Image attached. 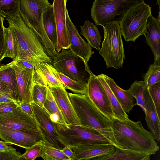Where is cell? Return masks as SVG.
<instances>
[{
  "mask_svg": "<svg viewBox=\"0 0 160 160\" xmlns=\"http://www.w3.org/2000/svg\"><path fill=\"white\" fill-rule=\"evenodd\" d=\"M104 37L99 54L103 58L107 68L122 67L125 53L119 23L112 22L102 26Z\"/></svg>",
  "mask_w": 160,
  "mask_h": 160,
  "instance_id": "cell-7",
  "label": "cell"
},
{
  "mask_svg": "<svg viewBox=\"0 0 160 160\" xmlns=\"http://www.w3.org/2000/svg\"><path fill=\"white\" fill-rule=\"evenodd\" d=\"M146 87L143 81H135L129 90L132 96L136 100V103L145 112V90Z\"/></svg>",
  "mask_w": 160,
  "mask_h": 160,
  "instance_id": "cell-32",
  "label": "cell"
},
{
  "mask_svg": "<svg viewBox=\"0 0 160 160\" xmlns=\"http://www.w3.org/2000/svg\"><path fill=\"white\" fill-rule=\"evenodd\" d=\"M144 80L148 88L160 82V63L154 62L150 65L144 76Z\"/></svg>",
  "mask_w": 160,
  "mask_h": 160,
  "instance_id": "cell-34",
  "label": "cell"
},
{
  "mask_svg": "<svg viewBox=\"0 0 160 160\" xmlns=\"http://www.w3.org/2000/svg\"><path fill=\"white\" fill-rule=\"evenodd\" d=\"M148 89L154 104L158 117L160 119V82Z\"/></svg>",
  "mask_w": 160,
  "mask_h": 160,
  "instance_id": "cell-37",
  "label": "cell"
},
{
  "mask_svg": "<svg viewBox=\"0 0 160 160\" xmlns=\"http://www.w3.org/2000/svg\"><path fill=\"white\" fill-rule=\"evenodd\" d=\"M49 66L54 75L66 89L70 90L75 94H87V84L78 81L73 80L63 74L58 72L51 64L49 63Z\"/></svg>",
  "mask_w": 160,
  "mask_h": 160,
  "instance_id": "cell-26",
  "label": "cell"
},
{
  "mask_svg": "<svg viewBox=\"0 0 160 160\" xmlns=\"http://www.w3.org/2000/svg\"><path fill=\"white\" fill-rule=\"evenodd\" d=\"M5 19L18 43L17 61L29 62L34 67L42 62L52 63L53 60L47 54L40 38L25 23L20 12L15 16L8 17Z\"/></svg>",
  "mask_w": 160,
  "mask_h": 160,
  "instance_id": "cell-2",
  "label": "cell"
},
{
  "mask_svg": "<svg viewBox=\"0 0 160 160\" xmlns=\"http://www.w3.org/2000/svg\"><path fill=\"white\" fill-rule=\"evenodd\" d=\"M115 147L111 144H86L72 147V160H92L95 157L111 154Z\"/></svg>",
  "mask_w": 160,
  "mask_h": 160,
  "instance_id": "cell-18",
  "label": "cell"
},
{
  "mask_svg": "<svg viewBox=\"0 0 160 160\" xmlns=\"http://www.w3.org/2000/svg\"><path fill=\"white\" fill-rule=\"evenodd\" d=\"M16 61L20 65L24 68H28L31 69L34 68V67L29 62L21 60Z\"/></svg>",
  "mask_w": 160,
  "mask_h": 160,
  "instance_id": "cell-46",
  "label": "cell"
},
{
  "mask_svg": "<svg viewBox=\"0 0 160 160\" xmlns=\"http://www.w3.org/2000/svg\"><path fill=\"white\" fill-rule=\"evenodd\" d=\"M61 150L65 155L69 157L71 160H72L73 155V152L71 147L65 145Z\"/></svg>",
  "mask_w": 160,
  "mask_h": 160,
  "instance_id": "cell-43",
  "label": "cell"
},
{
  "mask_svg": "<svg viewBox=\"0 0 160 160\" xmlns=\"http://www.w3.org/2000/svg\"><path fill=\"white\" fill-rule=\"evenodd\" d=\"M34 69L41 76L48 87L62 85L51 70L49 63L41 62L35 66Z\"/></svg>",
  "mask_w": 160,
  "mask_h": 160,
  "instance_id": "cell-30",
  "label": "cell"
},
{
  "mask_svg": "<svg viewBox=\"0 0 160 160\" xmlns=\"http://www.w3.org/2000/svg\"><path fill=\"white\" fill-rule=\"evenodd\" d=\"M68 95L81 125L97 130L114 146L119 148L111 128L110 120L96 107L87 94L70 93Z\"/></svg>",
  "mask_w": 160,
  "mask_h": 160,
  "instance_id": "cell-3",
  "label": "cell"
},
{
  "mask_svg": "<svg viewBox=\"0 0 160 160\" xmlns=\"http://www.w3.org/2000/svg\"><path fill=\"white\" fill-rule=\"evenodd\" d=\"M11 63L12 67L16 72L18 89L19 104L23 103H31L34 68H24L16 61H12Z\"/></svg>",
  "mask_w": 160,
  "mask_h": 160,
  "instance_id": "cell-16",
  "label": "cell"
},
{
  "mask_svg": "<svg viewBox=\"0 0 160 160\" xmlns=\"http://www.w3.org/2000/svg\"><path fill=\"white\" fill-rule=\"evenodd\" d=\"M20 0H0V15L12 17L19 13Z\"/></svg>",
  "mask_w": 160,
  "mask_h": 160,
  "instance_id": "cell-33",
  "label": "cell"
},
{
  "mask_svg": "<svg viewBox=\"0 0 160 160\" xmlns=\"http://www.w3.org/2000/svg\"><path fill=\"white\" fill-rule=\"evenodd\" d=\"M80 34L86 39L88 43L98 50L101 48L102 37L96 25L87 20L80 26Z\"/></svg>",
  "mask_w": 160,
  "mask_h": 160,
  "instance_id": "cell-25",
  "label": "cell"
},
{
  "mask_svg": "<svg viewBox=\"0 0 160 160\" xmlns=\"http://www.w3.org/2000/svg\"><path fill=\"white\" fill-rule=\"evenodd\" d=\"M40 157L44 160H71L63 153L61 150L44 144Z\"/></svg>",
  "mask_w": 160,
  "mask_h": 160,
  "instance_id": "cell-35",
  "label": "cell"
},
{
  "mask_svg": "<svg viewBox=\"0 0 160 160\" xmlns=\"http://www.w3.org/2000/svg\"><path fill=\"white\" fill-rule=\"evenodd\" d=\"M97 77L102 85L108 98L114 114V118L119 120L128 119V116L119 103L102 73Z\"/></svg>",
  "mask_w": 160,
  "mask_h": 160,
  "instance_id": "cell-28",
  "label": "cell"
},
{
  "mask_svg": "<svg viewBox=\"0 0 160 160\" xmlns=\"http://www.w3.org/2000/svg\"><path fill=\"white\" fill-rule=\"evenodd\" d=\"M102 74L123 111L129 113L134 105V97L129 90L123 89L111 78L104 74Z\"/></svg>",
  "mask_w": 160,
  "mask_h": 160,
  "instance_id": "cell-21",
  "label": "cell"
},
{
  "mask_svg": "<svg viewBox=\"0 0 160 160\" xmlns=\"http://www.w3.org/2000/svg\"><path fill=\"white\" fill-rule=\"evenodd\" d=\"M48 0H20L19 12L25 23L40 38L47 54L53 57L58 53L44 30L42 15L50 5Z\"/></svg>",
  "mask_w": 160,
  "mask_h": 160,
  "instance_id": "cell-4",
  "label": "cell"
},
{
  "mask_svg": "<svg viewBox=\"0 0 160 160\" xmlns=\"http://www.w3.org/2000/svg\"><path fill=\"white\" fill-rule=\"evenodd\" d=\"M7 51L6 57L17 61L19 53V45L16 38L8 27L4 28Z\"/></svg>",
  "mask_w": 160,
  "mask_h": 160,
  "instance_id": "cell-31",
  "label": "cell"
},
{
  "mask_svg": "<svg viewBox=\"0 0 160 160\" xmlns=\"http://www.w3.org/2000/svg\"><path fill=\"white\" fill-rule=\"evenodd\" d=\"M151 15V7L144 2L128 11L119 23L124 40L134 42L140 36L145 35L148 20Z\"/></svg>",
  "mask_w": 160,
  "mask_h": 160,
  "instance_id": "cell-8",
  "label": "cell"
},
{
  "mask_svg": "<svg viewBox=\"0 0 160 160\" xmlns=\"http://www.w3.org/2000/svg\"><path fill=\"white\" fill-rule=\"evenodd\" d=\"M7 143L0 140V152L6 151L14 148L11 146H8Z\"/></svg>",
  "mask_w": 160,
  "mask_h": 160,
  "instance_id": "cell-45",
  "label": "cell"
},
{
  "mask_svg": "<svg viewBox=\"0 0 160 160\" xmlns=\"http://www.w3.org/2000/svg\"><path fill=\"white\" fill-rule=\"evenodd\" d=\"M0 79L10 92L12 98L19 103L18 89L16 73L11 66V62L0 66Z\"/></svg>",
  "mask_w": 160,
  "mask_h": 160,
  "instance_id": "cell-22",
  "label": "cell"
},
{
  "mask_svg": "<svg viewBox=\"0 0 160 160\" xmlns=\"http://www.w3.org/2000/svg\"><path fill=\"white\" fill-rule=\"evenodd\" d=\"M67 0H53L52 5L57 35L56 50L59 52L62 49H69L71 45L66 22Z\"/></svg>",
  "mask_w": 160,
  "mask_h": 160,
  "instance_id": "cell-13",
  "label": "cell"
},
{
  "mask_svg": "<svg viewBox=\"0 0 160 160\" xmlns=\"http://www.w3.org/2000/svg\"><path fill=\"white\" fill-rule=\"evenodd\" d=\"M0 125L15 130L39 131L34 118L22 111L19 106L11 112L0 114Z\"/></svg>",
  "mask_w": 160,
  "mask_h": 160,
  "instance_id": "cell-14",
  "label": "cell"
},
{
  "mask_svg": "<svg viewBox=\"0 0 160 160\" xmlns=\"http://www.w3.org/2000/svg\"><path fill=\"white\" fill-rule=\"evenodd\" d=\"M52 123L59 140L64 146L72 148L86 144L113 145L108 139L94 129L82 125H62Z\"/></svg>",
  "mask_w": 160,
  "mask_h": 160,
  "instance_id": "cell-5",
  "label": "cell"
},
{
  "mask_svg": "<svg viewBox=\"0 0 160 160\" xmlns=\"http://www.w3.org/2000/svg\"><path fill=\"white\" fill-rule=\"evenodd\" d=\"M33 81L32 91V102L43 108L47 96L48 86L41 76L34 69Z\"/></svg>",
  "mask_w": 160,
  "mask_h": 160,
  "instance_id": "cell-24",
  "label": "cell"
},
{
  "mask_svg": "<svg viewBox=\"0 0 160 160\" xmlns=\"http://www.w3.org/2000/svg\"><path fill=\"white\" fill-rule=\"evenodd\" d=\"M44 146L43 142L38 143L29 148L26 149L25 152L22 154L20 160H34L37 158L40 157Z\"/></svg>",
  "mask_w": 160,
  "mask_h": 160,
  "instance_id": "cell-36",
  "label": "cell"
},
{
  "mask_svg": "<svg viewBox=\"0 0 160 160\" xmlns=\"http://www.w3.org/2000/svg\"><path fill=\"white\" fill-rule=\"evenodd\" d=\"M145 119L148 127L155 139L159 142L160 140V119L158 117L154 104L147 86L145 90Z\"/></svg>",
  "mask_w": 160,
  "mask_h": 160,
  "instance_id": "cell-20",
  "label": "cell"
},
{
  "mask_svg": "<svg viewBox=\"0 0 160 160\" xmlns=\"http://www.w3.org/2000/svg\"><path fill=\"white\" fill-rule=\"evenodd\" d=\"M52 66L58 72L75 81L87 84L85 71H81L80 64L82 60L71 51L62 49L53 58Z\"/></svg>",
  "mask_w": 160,
  "mask_h": 160,
  "instance_id": "cell-9",
  "label": "cell"
},
{
  "mask_svg": "<svg viewBox=\"0 0 160 160\" xmlns=\"http://www.w3.org/2000/svg\"><path fill=\"white\" fill-rule=\"evenodd\" d=\"M43 108L50 115L52 122L62 125L67 124L48 86L47 96Z\"/></svg>",
  "mask_w": 160,
  "mask_h": 160,
  "instance_id": "cell-29",
  "label": "cell"
},
{
  "mask_svg": "<svg viewBox=\"0 0 160 160\" xmlns=\"http://www.w3.org/2000/svg\"><path fill=\"white\" fill-rule=\"evenodd\" d=\"M42 22L45 31L51 41L56 46L57 35L52 5L48 7L42 15Z\"/></svg>",
  "mask_w": 160,
  "mask_h": 160,
  "instance_id": "cell-27",
  "label": "cell"
},
{
  "mask_svg": "<svg viewBox=\"0 0 160 160\" xmlns=\"http://www.w3.org/2000/svg\"><path fill=\"white\" fill-rule=\"evenodd\" d=\"M22 154L15 148L0 152V160H20Z\"/></svg>",
  "mask_w": 160,
  "mask_h": 160,
  "instance_id": "cell-39",
  "label": "cell"
},
{
  "mask_svg": "<svg viewBox=\"0 0 160 160\" xmlns=\"http://www.w3.org/2000/svg\"><path fill=\"white\" fill-rule=\"evenodd\" d=\"M87 86V94L96 107L110 120L114 118L106 93L97 76L89 69Z\"/></svg>",
  "mask_w": 160,
  "mask_h": 160,
  "instance_id": "cell-11",
  "label": "cell"
},
{
  "mask_svg": "<svg viewBox=\"0 0 160 160\" xmlns=\"http://www.w3.org/2000/svg\"><path fill=\"white\" fill-rule=\"evenodd\" d=\"M33 117L38 124L39 130L45 145L61 150L63 145L59 140L56 129L51 120L50 115L43 108L34 102L31 103Z\"/></svg>",
  "mask_w": 160,
  "mask_h": 160,
  "instance_id": "cell-10",
  "label": "cell"
},
{
  "mask_svg": "<svg viewBox=\"0 0 160 160\" xmlns=\"http://www.w3.org/2000/svg\"><path fill=\"white\" fill-rule=\"evenodd\" d=\"M144 0H95L91 12L96 25L102 26L112 22L119 23L130 9Z\"/></svg>",
  "mask_w": 160,
  "mask_h": 160,
  "instance_id": "cell-6",
  "label": "cell"
},
{
  "mask_svg": "<svg viewBox=\"0 0 160 160\" xmlns=\"http://www.w3.org/2000/svg\"><path fill=\"white\" fill-rule=\"evenodd\" d=\"M146 43L151 49L154 55V62L160 63V17L157 18L151 15L148 18L145 35Z\"/></svg>",
  "mask_w": 160,
  "mask_h": 160,
  "instance_id": "cell-19",
  "label": "cell"
},
{
  "mask_svg": "<svg viewBox=\"0 0 160 160\" xmlns=\"http://www.w3.org/2000/svg\"><path fill=\"white\" fill-rule=\"evenodd\" d=\"M150 156L145 153L115 147L114 152L108 155L95 157L92 160H149Z\"/></svg>",
  "mask_w": 160,
  "mask_h": 160,
  "instance_id": "cell-23",
  "label": "cell"
},
{
  "mask_svg": "<svg viewBox=\"0 0 160 160\" xmlns=\"http://www.w3.org/2000/svg\"><path fill=\"white\" fill-rule=\"evenodd\" d=\"M111 128L119 148L155 154L159 147L151 131L144 128L140 121L134 122L129 118L110 120Z\"/></svg>",
  "mask_w": 160,
  "mask_h": 160,
  "instance_id": "cell-1",
  "label": "cell"
},
{
  "mask_svg": "<svg viewBox=\"0 0 160 160\" xmlns=\"http://www.w3.org/2000/svg\"><path fill=\"white\" fill-rule=\"evenodd\" d=\"M4 17L0 15V63L6 57L7 48L3 24Z\"/></svg>",
  "mask_w": 160,
  "mask_h": 160,
  "instance_id": "cell-38",
  "label": "cell"
},
{
  "mask_svg": "<svg viewBox=\"0 0 160 160\" xmlns=\"http://www.w3.org/2000/svg\"><path fill=\"white\" fill-rule=\"evenodd\" d=\"M157 3L158 4L159 6V8H160V0H157Z\"/></svg>",
  "mask_w": 160,
  "mask_h": 160,
  "instance_id": "cell-47",
  "label": "cell"
},
{
  "mask_svg": "<svg viewBox=\"0 0 160 160\" xmlns=\"http://www.w3.org/2000/svg\"><path fill=\"white\" fill-rule=\"evenodd\" d=\"M19 106L18 103L14 102L0 103V114L11 112Z\"/></svg>",
  "mask_w": 160,
  "mask_h": 160,
  "instance_id": "cell-40",
  "label": "cell"
},
{
  "mask_svg": "<svg viewBox=\"0 0 160 160\" xmlns=\"http://www.w3.org/2000/svg\"><path fill=\"white\" fill-rule=\"evenodd\" d=\"M14 102L19 103L13 98L4 94L0 93V103Z\"/></svg>",
  "mask_w": 160,
  "mask_h": 160,
  "instance_id": "cell-42",
  "label": "cell"
},
{
  "mask_svg": "<svg viewBox=\"0 0 160 160\" xmlns=\"http://www.w3.org/2000/svg\"><path fill=\"white\" fill-rule=\"evenodd\" d=\"M66 22L71 42L69 49L73 53L82 60L85 70L87 72L89 69L88 62L94 53L92 47L80 36L76 27L70 18L67 9L66 12Z\"/></svg>",
  "mask_w": 160,
  "mask_h": 160,
  "instance_id": "cell-15",
  "label": "cell"
},
{
  "mask_svg": "<svg viewBox=\"0 0 160 160\" xmlns=\"http://www.w3.org/2000/svg\"><path fill=\"white\" fill-rule=\"evenodd\" d=\"M48 87L66 124L70 125H81L70 101L68 93L63 85Z\"/></svg>",
  "mask_w": 160,
  "mask_h": 160,
  "instance_id": "cell-17",
  "label": "cell"
},
{
  "mask_svg": "<svg viewBox=\"0 0 160 160\" xmlns=\"http://www.w3.org/2000/svg\"><path fill=\"white\" fill-rule=\"evenodd\" d=\"M19 106L22 111L33 117V113L31 103L26 102L20 103Z\"/></svg>",
  "mask_w": 160,
  "mask_h": 160,
  "instance_id": "cell-41",
  "label": "cell"
},
{
  "mask_svg": "<svg viewBox=\"0 0 160 160\" xmlns=\"http://www.w3.org/2000/svg\"><path fill=\"white\" fill-rule=\"evenodd\" d=\"M0 138L7 143L14 144L26 149L43 141L39 131L15 130L0 125Z\"/></svg>",
  "mask_w": 160,
  "mask_h": 160,
  "instance_id": "cell-12",
  "label": "cell"
},
{
  "mask_svg": "<svg viewBox=\"0 0 160 160\" xmlns=\"http://www.w3.org/2000/svg\"><path fill=\"white\" fill-rule=\"evenodd\" d=\"M0 93L5 94L12 98L10 92L0 79Z\"/></svg>",
  "mask_w": 160,
  "mask_h": 160,
  "instance_id": "cell-44",
  "label": "cell"
}]
</instances>
